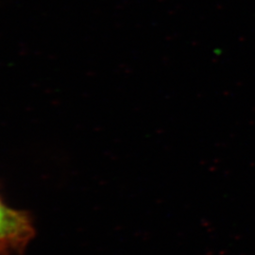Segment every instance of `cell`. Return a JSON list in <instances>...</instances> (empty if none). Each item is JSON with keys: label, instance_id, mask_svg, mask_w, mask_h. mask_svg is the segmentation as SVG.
<instances>
[{"label": "cell", "instance_id": "6da1fadb", "mask_svg": "<svg viewBox=\"0 0 255 255\" xmlns=\"http://www.w3.org/2000/svg\"><path fill=\"white\" fill-rule=\"evenodd\" d=\"M32 234L33 229L27 217L9 209L0 201V254L22 251Z\"/></svg>", "mask_w": 255, "mask_h": 255}]
</instances>
